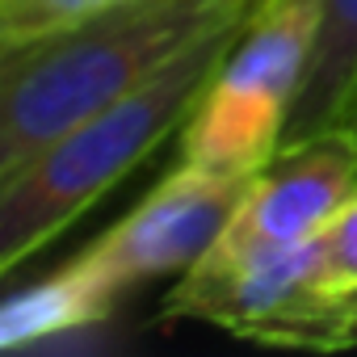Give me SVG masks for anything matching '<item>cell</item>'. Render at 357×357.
I'll list each match as a JSON object with an SVG mask.
<instances>
[{
  "label": "cell",
  "mask_w": 357,
  "mask_h": 357,
  "mask_svg": "<svg viewBox=\"0 0 357 357\" xmlns=\"http://www.w3.org/2000/svg\"><path fill=\"white\" fill-rule=\"evenodd\" d=\"M315 30L319 0H261L181 126V164L252 176L282 147Z\"/></svg>",
  "instance_id": "cell-3"
},
{
  "label": "cell",
  "mask_w": 357,
  "mask_h": 357,
  "mask_svg": "<svg viewBox=\"0 0 357 357\" xmlns=\"http://www.w3.org/2000/svg\"><path fill=\"white\" fill-rule=\"evenodd\" d=\"M244 190L248 176H219L194 164H176L84 257L93 261V269L101 273L114 298H122L126 290L151 278H168V273L181 278L227 231Z\"/></svg>",
  "instance_id": "cell-4"
},
{
  "label": "cell",
  "mask_w": 357,
  "mask_h": 357,
  "mask_svg": "<svg viewBox=\"0 0 357 357\" xmlns=\"http://www.w3.org/2000/svg\"><path fill=\"white\" fill-rule=\"evenodd\" d=\"M126 0H0V38L17 43V38H34L72 22H84L93 13H105Z\"/></svg>",
  "instance_id": "cell-9"
},
{
  "label": "cell",
  "mask_w": 357,
  "mask_h": 357,
  "mask_svg": "<svg viewBox=\"0 0 357 357\" xmlns=\"http://www.w3.org/2000/svg\"><path fill=\"white\" fill-rule=\"evenodd\" d=\"M0 43H5V38H0Z\"/></svg>",
  "instance_id": "cell-12"
},
{
  "label": "cell",
  "mask_w": 357,
  "mask_h": 357,
  "mask_svg": "<svg viewBox=\"0 0 357 357\" xmlns=\"http://www.w3.org/2000/svg\"><path fill=\"white\" fill-rule=\"evenodd\" d=\"M114 307L118 298L109 294L93 261L80 252L59 273H47L43 282H30L26 290L0 298V353L59 344L63 336L93 332L109 319Z\"/></svg>",
  "instance_id": "cell-6"
},
{
  "label": "cell",
  "mask_w": 357,
  "mask_h": 357,
  "mask_svg": "<svg viewBox=\"0 0 357 357\" xmlns=\"http://www.w3.org/2000/svg\"><path fill=\"white\" fill-rule=\"evenodd\" d=\"M353 344H357V294L315 307L290 336V349H315V353H336Z\"/></svg>",
  "instance_id": "cell-10"
},
{
  "label": "cell",
  "mask_w": 357,
  "mask_h": 357,
  "mask_svg": "<svg viewBox=\"0 0 357 357\" xmlns=\"http://www.w3.org/2000/svg\"><path fill=\"white\" fill-rule=\"evenodd\" d=\"M336 126H344V130L357 135V76H353V84H349V97H344L340 114H336Z\"/></svg>",
  "instance_id": "cell-11"
},
{
  "label": "cell",
  "mask_w": 357,
  "mask_h": 357,
  "mask_svg": "<svg viewBox=\"0 0 357 357\" xmlns=\"http://www.w3.org/2000/svg\"><path fill=\"white\" fill-rule=\"evenodd\" d=\"M315 244H319V290H324V303L353 298L357 294V194L328 219V227L315 236Z\"/></svg>",
  "instance_id": "cell-8"
},
{
  "label": "cell",
  "mask_w": 357,
  "mask_h": 357,
  "mask_svg": "<svg viewBox=\"0 0 357 357\" xmlns=\"http://www.w3.org/2000/svg\"><path fill=\"white\" fill-rule=\"evenodd\" d=\"M248 17H236L190 43L135 93L51 143L9 185H0V282L63 227H72L93 202H101L122 176H130L176 126H185Z\"/></svg>",
  "instance_id": "cell-2"
},
{
  "label": "cell",
  "mask_w": 357,
  "mask_h": 357,
  "mask_svg": "<svg viewBox=\"0 0 357 357\" xmlns=\"http://www.w3.org/2000/svg\"><path fill=\"white\" fill-rule=\"evenodd\" d=\"M357 76V0H319L315 47L286 122L282 143H298L315 130L336 126V114Z\"/></svg>",
  "instance_id": "cell-7"
},
{
  "label": "cell",
  "mask_w": 357,
  "mask_h": 357,
  "mask_svg": "<svg viewBox=\"0 0 357 357\" xmlns=\"http://www.w3.org/2000/svg\"><path fill=\"white\" fill-rule=\"evenodd\" d=\"M357 194V135L344 126L282 143L252 176L215 248H286L315 240Z\"/></svg>",
  "instance_id": "cell-5"
},
{
  "label": "cell",
  "mask_w": 357,
  "mask_h": 357,
  "mask_svg": "<svg viewBox=\"0 0 357 357\" xmlns=\"http://www.w3.org/2000/svg\"><path fill=\"white\" fill-rule=\"evenodd\" d=\"M261 0H126L84 22L0 43V185L105 114L202 34Z\"/></svg>",
  "instance_id": "cell-1"
}]
</instances>
